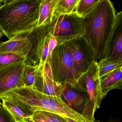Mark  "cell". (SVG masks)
<instances>
[{
	"label": "cell",
	"mask_w": 122,
	"mask_h": 122,
	"mask_svg": "<svg viewBox=\"0 0 122 122\" xmlns=\"http://www.w3.org/2000/svg\"><path fill=\"white\" fill-rule=\"evenodd\" d=\"M63 118L67 122H78L73 119L69 118L66 117H63Z\"/></svg>",
	"instance_id": "cb8c5ba5"
},
{
	"label": "cell",
	"mask_w": 122,
	"mask_h": 122,
	"mask_svg": "<svg viewBox=\"0 0 122 122\" xmlns=\"http://www.w3.org/2000/svg\"><path fill=\"white\" fill-rule=\"evenodd\" d=\"M109 122H120V121H115V122H113V121H109Z\"/></svg>",
	"instance_id": "83f0119b"
},
{
	"label": "cell",
	"mask_w": 122,
	"mask_h": 122,
	"mask_svg": "<svg viewBox=\"0 0 122 122\" xmlns=\"http://www.w3.org/2000/svg\"><path fill=\"white\" fill-rule=\"evenodd\" d=\"M3 34L2 32H1V30H0V39L3 37Z\"/></svg>",
	"instance_id": "d4e9b609"
},
{
	"label": "cell",
	"mask_w": 122,
	"mask_h": 122,
	"mask_svg": "<svg viewBox=\"0 0 122 122\" xmlns=\"http://www.w3.org/2000/svg\"><path fill=\"white\" fill-rule=\"evenodd\" d=\"M47 61L55 82L73 88L77 85L78 80L82 74L75 69L71 54L66 46L63 44L57 45Z\"/></svg>",
	"instance_id": "277c9868"
},
{
	"label": "cell",
	"mask_w": 122,
	"mask_h": 122,
	"mask_svg": "<svg viewBox=\"0 0 122 122\" xmlns=\"http://www.w3.org/2000/svg\"><path fill=\"white\" fill-rule=\"evenodd\" d=\"M0 122H14L10 114L2 107L0 108Z\"/></svg>",
	"instance_id": "7402d4cb"
},
{
	"label": "cell",
	"mask_w": 122,
	"mask_h": 122,
	"mask_svg": "<svg viewBox=\"0 0 122 122\" xmlns=\"http://www.w3.org/2000/svg\"><path fill=\"white\" fill-rule=\"evenodd\" d=\"M101 88L103 99L113 89H122V67L101 78Z\"/></svg>",
	"instance_id": "8fae6325"
},
{
	"label": "cell",
	"mask_w": 122,
	"mask_h": 122,
	"mask_svg": "<svg viewBox=\"0 0 122 122\" xmlns=\"http://www.w3.org/2000/svg\"><path fill=\"white\" fill-rule=\"evenodd\" d=\"M38 66L25 63L23 71L22 79L23 87H32L34 84L35 73Z\"/></svg>",
	"instance_id": "ac0fdd59"
},
{
	"label": "cell",
	"mask_w": 122,
	"mask_h": 122,
	"mask_svg": "<svg viewBox=\"0 0 122 122\" xmlns=\"http://www.w3.org/2000/svg\"><path fill=\"white\" fill-rule=\"evenodd\" d=\"M79 0H58L54 9V14L69 15L75 13Z\"/></svg>",
	"instance_id": "2e32d148"
},
{
	"label": "cell",
	"mask_w": 122,
	"mask_h": 122,
	"mask_svg": "<svg viewBox=\"0 0 122 122\" xmlns=\"http://www.w3.org/2000/svg\"><path fill=\"white\" fill-rule=\"evenodd\" d=\"M25 63L12 64L0 70V97L23 87L22 75Z\"/></svg>",
	"instance_id": "9c48e42d"
},
{
	"label": "cell",
	"mask_w": 122,
	"mask_h": 122,
	"mask_svg": "<svg viewBox=\"0 0 122 122\" xmlns=\"http://www.w3.org/2000/svg\"><path fill=\"white\" fill-rule=\"evenodd\" d=\"M1 97H0V108H1V107H2V106H1Z\"/></svg>",
	"instance_id": "4316f807"
},
{
	"label": "cell",
	"mask_w": 122,
	"mask_h": 122,
	"mask_svg": "<svg viewBox=\"0 0 122 122\" xmlns=\"http://www.w3.org/2000/svg\"><path fill=\"white\" fill-rule=\"evenodd\" d=\"M115 9L109 0H100L87 15L81 18L83 36L92 49L97 62L104 58L115 20Z\"/></svg>",
	"instance_id": "6da1fadb"
},
{
	"label": "cell",
	"mask_w": 122,
	"mask_h": 122,
	"mask_svg": "<svg viewBox=\"0 0 122 122\" xmlns=\"http://www.w3.org/2000/svg\"><path fill=\"white\" fill-rule=\"evenodd\" d=\"M4 2V0H0V5H2L3 3Z\"/></svg>",
	"instance_id": "484cf974"
},
{
	"label": "cell",
	"mask_w": 122,
	"mask_h": 122,
	"mask_svg": "<svg viewBox=\"0 0 122 122\" xmlns=\"http://www.w3.org/2000/svg\"><path fill=\"white\" fill-rule=\"evenodd\" d=\"M100 0H79L75 13L80 18L89 13L100 2Z\"/></svg>",
	"instance_id": "d6986e66"
},
{
	"label": "cell",
	"mask_w": 122,
	"mask_h": 122,
	"mask_svg": "<svg viewBox=\"0 0 122 122\" xmlns=\"http://www.w3.org/2000/svg\"><path fill=\"white\" fill-rule=\"evenodd\" d=\"M103 58L122 62V11L118 13L116 15L114 26Z\"/></svg>",
	"instance_id": "30bf717a"
},
{
	"label": "cell",
	"mask_w": 122,
	"mask_h": 122,
	"mask_svg": "<svg viewBox=\"0 0 122 122\" xmlns=\"http://www.w3.org/2000/svg\"><path fill=\"white\" fill-rule=\"evenodd\" d=\"M1 106L11 115L14 122H30V116L25 113L19 107L1 97Z\"/></svg>",
	"instance_id": "5bb4252c"
},
{
	"label": "cell",
	"mask_w": 122,
	"mask_h": 122,
	"mask_svg": "<svg viewBox=\"0 0 122 122\" xmlns=\"http://www.w3.org/2000/svg\"><path fill=\"white\" fill-rule=\"evenodd\" d=\"M97 65L101 79L115 70L122 67V62L112 61L103 58L97 62Z\"/></svg>",
	"instance_id": "e0dca14e"
},
{
	"label": "cell",
	"mask_w": 122,
	"mask_h": 122,
	"mask_svg": "<svg viewBox=\"0 0 122 122\" xmlns=\"http://www.w3.org/2000/svg\"><path fill=\"white\" fill-rule=\"evenodd\" d=\"M62 44L68 48L75 69L81 74L85 73L93 62L97 61L92 49L83 35Z\"/></svg>",
	"instance_id": "8992f818"
},
{
	"label": "cell",
	"mask_w": 122,
	"mask_h": 122,
	"mask_svg": "<svg viewBox=\"0 0 122 122\" xmlns=\"http://www.w3.org/2000/svg\"><path fill=\"white\" fill-rule=\"evenodd\" d=\"M30 122H67L63 117L50 112L38 111L29 117Z\"/></svg>",
	"instance_id": "9a60e30c"
},
{
	"label": "cell",
	"mask_w": 122,
	"mask_h": 122,
	"mask_svg": "<svg viewBox=\"0 0 122 122\" xmlns=\"http://www.w3.org/2000/svg\"><path fill=\"white\" fill-rule=\"evenodd\" d=\"M61 97L68 105L82 114L86 100L83 95L70 86H65Z\"/></svg>",
	"instance_id": "7c38bea8"
},
{
	"label": "cell",
	"mask_w": 122,
	"mask_h": 122,
	"mask_svg": "<svg viewBox=\"0 0 122 122\" xmlns=\"http://www.w3.org/2000/svg\"><path fill=\"white\" fill-rule=\"evenodd\" d=\"M101 79L97 61L93 62L90 67L80 77L77 85L73 89L85 93V102L82 115L91 122L96 121L94 114L100 108L103 100L100 85Z\"/></svg>",
	"instance_id": "3957f363"
},
{
	"label": "cell",
	"mask_w": 122,
	"mask_h": 122,
	"mask_svg": "<svg viewBox=\"0 0 122 122\" xmlns=\"http://www.w3.org/2000/svg\"><path fill=\"white\" fill-rule=\"evenodd\" d=\"M47 27L48 32L57 39L58 45L84 35L81 18L75 13L54 14Z\"/></svg>",
	"instance_id": "5b68a950"
},
{
	"label": "cell",
	"mask_w": 122,
	"mask_h": 122,
	"mask_svg": "<svg viewBox=\"0 0 122 122\" xmlns=\"http://www.w3.org/2000/svg\"><path fill=\"white\" fill-rule=\"evenodd\" d=\"M42 0H6L0 7V30L9 40L36 28Z\"/></svg>",
	"instance_id": "7a4b0ae2"
},
{
	"label": "cell",
	"mask_w": 122,
	"mask_h": 122,
	"mask_svg": "<svg viewBox=\"0 0 122 122\" xmlns=\"http://www.w3.org/2000/svg\"><path fill=\"white\" fill-rule=\"evenodd\" d=\"M57 1L58 0H42L36 28L46 26L51 22Z\"/></svg>",
	"instance_id": "4fadbf2b"
},
{
	"label": "cell",
	"mask_w": 122,
	"mask_h": 122,
	"mask_svg": "<svg viewBox=\"0 0 122 122\" xmlns=\"http://www.w3.org/2000/svg\"><path fill=\"white\" fill-rule=\"evenodd\" d=\"M32 87L45 94L57 96H61L64 89V86L53 80L47 61L43 65L38 66Z\"/></svg>",
	"instance_id": "ba28073f"
},
{
	"label": "cell",
	"mask_w": 122,
	"mask_h": 122,
	"mask_svg": "<svg viewBox=\"0 0 122 122\" xmlns=\"http://www.w3.org/2000/svg\"><path fill=\"white\" fill-rule=\"evenodd\" d=\"M48 32V31H47ZM50 35L47 32L45 38L42 49L41 53L40 62L38 66L42 65L45 63L47 60L49 55V50L48 47V43L50 40Z\"/></svg>",
	"instance_id": "44dd1931"
},
{
	"label": "cell",
	"mask_w": 122,
	"mask_h": 122,
	"mask_svg": "<svg viewBox=\"0 0 122 122\" xmlns=\"http://www.w3.org/2000/svg\"><path fill=\"white\" fill-rule=\"evenodd\" d=\"M58 45L57 41V39L53 36L50 35L49 43H48V47L49 50V55L48 57H50L51 56V53L54 48Z\"/></svg>",
	"instance_id": "603a6c76"
},
{
	"label": "cell",
	"mask_w": 122,
	"mask_h": 122,
	"mask_svg": "<svg viewBox=\"0 0 122 122\" xmlns=\"http://www.w3.org/2000/svg\"><path fill=\"white\" fill-rule=\"evenodd\" d=\"M36 29L32 32L21 34L5 42H0V54H15L25 58L27 62L34 45L36 37Z\"/></svg>",
	"instance_id": "52a82bcc"
},
{
	"label": "cell",
	"mask_w": 122,
	"mask_h": 122,
	"mask_svg": "<svg viewBox=\"0 0 122 122\" xmlns=\"http://www.w3.org/2000/svg\"><path fill=\"white\" fill-rule=\"evenodd\" d=\"M26 60L22 57L12 53L0 54V70L12 64L25 62Z\"/></svg>",
	"instance_id": "ffe728a7"
}]
</instances>
